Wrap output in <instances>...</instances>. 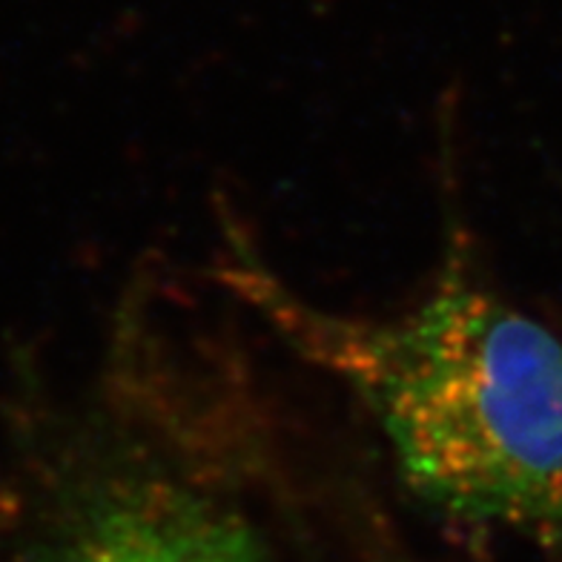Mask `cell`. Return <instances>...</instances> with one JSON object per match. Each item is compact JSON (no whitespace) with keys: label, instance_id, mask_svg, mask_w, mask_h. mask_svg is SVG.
I'll list each match as a JSON object with an SVG mask.
<instances>
[{"label":"cell","instance_id":"cell-1","mask_svg":"<svg viewBox=\"0 0 562 562\" xmlns=\"http://www.w3.org/2000/svg\"><path fill=\"white\" fill-rule=\"evenodd\" d=\"M215 276L353 393L407 494L445 526L562 548V339L448 256L396 316L318 307L229 236Z\"/></svg>","mask_w":562,"mask_h":562},{"label":"cell","instance_id":"cell-2","mask_svg":"<svg viewBox=\"0 0 562 562\" xmlns=\"http://www.w3.org/2000/svg\"><path fill=\"white\" fill-rule=\"evenodd\" d=\"M41 562H273L250 519L158 465L98 468Z\"/></svg>","mask_w":562,"mask_h":562}]
</instances>
